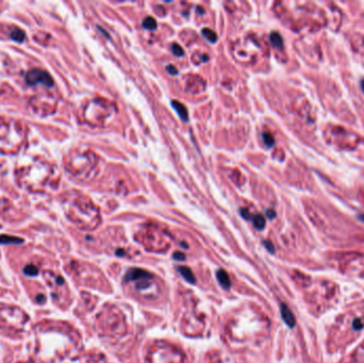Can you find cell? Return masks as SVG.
I'll return each instance as SVG.
<instances>
[{
    "instance_id": "cell-22",
    "label": "cell",
    "mask_w": 364,
    "mask_h": 363,
    "mask_svg": "<svg viewBox=\"0 0 364 363\" xmlns=\"http://www.w3.org/2000/svg\"><path fill=\"white\" fill-rule=\"evenodd\" d=\"M363 326L364 325H363V323H362L360 318H356L354 323H352V327H354V329H356V330H361Z\"/></svg>"
},
{
    "instance_id": "cell-27",
    "label": "cell",
    "mask_w": 364,
    "mask_h": 363,
    "mask_svg": "<svg viewBox=\"0 0 364 363\" xmlns=\"http://www.w3.org/2000/svg\"><path fill=\"white\" fill-rule=\"evenodd\" d=\"M173 258H175L176 260H183L186 257H184L182 253H176V254H173Z\"/></svg>"
},
{
    "instance_id": "cell-5",
    "label": "cell",
    "mask_w": 364,
    "mask_h": 363,
    "mask_svg": "<svg viewBox=\"0 0 364 363\" xmlns=\"http://www.w3.org/2000/svg\"><path fill=\"white\" fill-rule=\"evenodd\" d=\"M44 278L52 289V297L55 301L61 300V295L66 292V284L64 279L52 271H44Z\"/></svg>"
},
{
    "instance_id": "cell-2",
    "label": "cell",
    "mask_w": 364,
    "mask_h": 363,
    "mask_svg": "<svg viewBox=\"0 0 364 363\" xmlns=\"http://www.w3.org/2000/svg\"><path fill=\"white\" fill-rule=\"evenodd\" d=\"M16 178L21 187L32 192H41L53 186L55 169L49 162L38 160L18 170Z\"/></svg>"
},
{
    "instance_id": "cell-4",
    "label": "cell",
    "mask_w": 364,
    "mask_h": 363,
    "mask_svg": "<svg viewBox=\"0 0 364 363\" xmlns=\"http://www.w3.org/2000/svg\"><path fill=\"white\" fill-rule=\"evenodd\" d=\"M29 315L16 306L0 305V328L11 333H19L29 322Z\"/></svg>"
},
{
    "instance_id": "cell-8",
    "label": "cell",
    "mask_w": 364,
    "mask_h": 363,
    "mask_svg": "<svg viewBox=\"0 0 364 363\" xmlns=\"http://www.w3.org/2000/svg\"><path fill=\"white\" fill-rule=\"evenodd\" d=\"M153 278L154 276L146 271L141 269H132L126 274L125 281H137V288L143 290L149 287L150 280Z\"/></svg>"
},
{
    "instance_id": "cell-23",
    "label": "cell",
    "mask_w": 364,
    "mask_h": 363,
    "mask_svg": "<svg viewBox=\"0 0 364 363\" xmlns=\"http://www.w3.org/2000/svg\"><path fill=\"white\" fill-rule=\"evenodd\" d=\"M241 215H242L244 219H246V220L251 219V215H250L249 211L247 209H241Z\"/></svg>"
},
{
    "instance_id": "cell-6",
    "label": "cell",
    "mask_w": 364,
    "mask_h": 363,
    "mask_svg": "<svg viewBox=\"0 0 364 363\" xmlns=\"http://www.w3.org/2000/svg\"><path fill=\"white\" fill-rule=\"evenodd\" d=\"M30 104L35 113L43 116L52 113L55 108L54 100L46 95H37V96L33 97L30 100Z\"/></svg>"
},
{
    "instance_id": "cell-25",
    "label": "cell",
    "mask_w": 364,
    "mask_h": 363,
    "mask_svg": "<svg viewBox=\"0 0 364 363\" xmlns=\"http://www.w3.org/2000/svg\"><path fill=\"white\" fill-rule=\"evenodd\" d=\"M266 215H267L268 217H270L271 220H272V219H275V217H276V212L274 211V210H272V209H268V210L266 211Z\"/></svg>"
},
{
    "instance_id": "cell-12",
    "label": "cell",
    "mask_w": 364,
    "mask_h": 363,
    "mask_svg": "<svg viewBox=\"0 0 364 363\" xmlns=\"http://www.w3.org/2000/svg\"><path fill=\"white\" fill-rule=\"evenodd\" d=\"M178 271H179V273L181 274L182 277L186 279L187 281H189L190 283H195L196 282L195 276H194L193 272L191 271V269H189V267H187V266H179Z\"/></svg>"
},
{
    "instance_id": "cell-17",
    "label": "cell",
    "mask_w": 364,
    "mask_h": 363,
    "mask_svg": "<svg viewBox=\"0 0 364 363\" xmlns=\"http://www.w3.org/2000/svg\"><path fill=\"white\" fill-rule=\"evenodd\" d=\"M143 27L145 28V29H148V30H155L156 28V21L155 20V18L150 17V16H148V17H146L144 19L143 21Z\"/></svg>"
},
{
    "instance_id": "cell-19",
    "label": "cell",
    "mask_w": 364,
    "mask_h": 363,
    "mask_svg": "<svg viewBox=\"0 0 364 363\" xmlns=\"http://www.w3.org/2000/svg\"><path fill=\"white\" fill-rule=\"evenodd\" d=\"M203 35L207 38V40L210 41L211 43H215L217 41V35L214 31H212L211 29H204L203 30Z\"/></svg>"
},
{
    "instance_id": "cell-24",
    "label": "cell",
    "mask_w": 364,
    "mask_h": 363,
    "mask_svg": "<svg viewBox=\"0 0 364 363\" xmlns=\"http://www.w3.org/2000/svg\"><path fill=\"white\" fill-rule=\"evenodd\" d=\"M35 300L37 304H44L45 301H46V296H45L44 294H38L35 297Z\"/></svg>"
},
{
    "instance_id": "cell-31",
    "label": "cell",
    "mask_w": 364,
    "mask_h": 363,
    "mask_svg": "<svg viewBox=\"0 0 364 363\" xmlns=\"http://www.w3.org/2000/svg\"><path fill=\"white\" fill-rule=\"evenodd\" d=\"M18 363H33V362H31V361H28V362H18Z\"/></svg>"
},
{
    "instance_id": "cell-7",
    "label": "cell",
    "mask_w": 364,
    "mask_h": 363,
    "mask_svg": "<svg viewBox=\"0 0 364 363\" xmlns=\"http://www.w3.org/2000/svg\"><path fill=\"white\" fill-rule=\"evenodd\" d=\"M26 81L29 86H36L42 85L45 86H52L53 79L48 72L44 69H33L27 72Z\"/></svg>"
},
{
    "instance_id": "cell-16",
    "label": "cell",
    "mask_w": 364,
    "mask_h": 363,
    "mask_svg": "<svg viewBox=\"0 0 364 363\" xmlns=\"http://www.w3.org/2000/svg\"><path fill=\"white\" fill-rule=\"evenodd\" d=\"M253 222H254V225L256 226V228L260 229V230L265 227V219L261 214L255 215L253 217Z\"/></svg>"
},
{
    "instance_id": "cell-13",
    "label": "cell",
    "mask_w": 364,
    "mask_h": 363,
    "mask_svg": "<svg viewBox=\"0 0 364 363\" xmlns=\"http://www.w3.org/2000/svg\"><path fill=\"white\" fill-rule=\"evenodd\" d=\"M10 36H11V38H12V40L18 42V43H21V42L25 41L26 33L22 31L21 29H19V28H14V29L11 31Z\"/></svg>"
},
{
    "instance_id": "cell-20",
    "label": "cell",
    "mask_w": 364,
    "mask_h": 363,
    "mask_svg": "<svg viewBox=\"0 0 364 363\" xmlns=\"http://www.w3.org/2000/svg\"><path fill=\"white\" fill-rule=\"evenodd\" d=\"M262 138H263V141H264L266 146H268V147L274 146V144H275V138H273V136L271 135V133L264 132L262 135Z\"/></svg>"
},
{
    "instance_id": "cell-29",
    "label": "cell",
    "mask_w": 364,
    "mask_h": 363,
    "mask_svg": "<svg viewBox=\"0 0 364 363\" xmlns=\"http://www.w3.org/2000/svg\"><path fill=\"white\" fill-rule=\"evenodd\" d=\"M360 86H361V90H362V92H363V94H364V78H363V79L361 80Z\"/></svg>"
},
{
    "instance_id": "cell-3",
    "label": "cell",
    "mask_w": 364,
    "mask_h": 363,
    "mask_svg": "<svg viewBox=\"0 0 364 363\" xmlns=\"http://www.w3.org/2000/svg\"><path fill=\"white\" fill-rule=\"evenodd\" d=\"M20 121L0 119V152L15 155L26 141V129Z\"/></svg>"
},
{
    "instance_id": "cell-11",
    "label": "cell",
    "mask_w": 364,
    "mask_h": 363,
    "mask_svg": "<svg viewBox=\"0 0 364 363\" xmlns=\"http://www.w3.org/2000/svg\"><path fill=\"white\" fill-rule=\"evenodd\" d=\"M172 105L173 108H175V110L177 111V113L179 114V116H180L184 121H187L189 120V113H188V109L186 108V105L182 104L181 103L177 102V100H173Z\"/></svg>"
},
{
    "instance_id": "cell-26",
    "label": "cell",
    "mask_w": 364,
    "mask_h": 363,
    "mask_svg": "<svg viewBox=\"0 0 364 363\" xmlns=\"http://www.w3.org/2000/svg\"><path fill=\"white\" fill-rule=\"evenodd\" d=\"M167 71H169L170 74H172V75H177V72H178L175 66H173V65L167 66Z\"/></svg>"
},
{
    "instance_id": "cell-9",
    "label": "cell",
    "mask_w": 364,
    "mask_h": 363,
    "mask_svg": "<svg viewBox=\"0 0 364 363\" xmlns=\"http://www.w3.org/2000/svg\"><path fill=\"white\" fill-rule=\"evenodd\" d=\"M280 312H281V316L284 323L287 324L290 328H293L295 326L296 321L294 314L292 313V311H291L289 307L285 304H281V306H280Z\"/></svg>"
},
{
    "instance_id": "cell-18",
    "label": "cell",
    "mask_w": 364,
    "mask_h": 363,
    "mask_svg": "<svg viewBox=\"0 0 364 363\" xmlns=\"http://www.w3.org/2000/svg\"><path fill=\"white\" fill-rule=\"evenodd\" d=\"M24 273H25V275H27V276L35 277V276H36L37 274H38V269H37V267L35 265L28 264V265L25 266Z\"/></svg>"
},
{
    "instance_id": "cell-14",
    "label": "cell",
    "mask_w": 364,
    "mask_h": 363,
    "mask_svg": "<svg viewBox=\"0 0 364 363\" xmlns=\"http://www.w3.org/2000/svg\"><path fill=\"white\" fill-rule=\"evenodd\" d=\"M0 243L1 244H19L22 243V240L19 238L11 237V236H0Z\"/></svg>"
},
{
    "instance_id": "cell-30",
    "label": "cell",
    "mask_w": 364,
    "mask_h": 363,
    "mask_svg": "<svg viewBox=\"0 0 364 363\" xmlns=\"http://www.w3.org/2000/svg\"><path fill=\"white\" fill-rule=\"evenodd\" d=\"M358 219H359L361 222L364 223V213H363V214H360V215H358Z\"/></svg>"
},
{
    "instance_id": "cell-10",
    "label": "cell",
    "mask_w": 364,
    "mask_h": 363,
    "mask_svg": "<svg viewBox=\"0 0 364 363\" xmlns=\"http://www.w3.org/2000/svg\"><path fill=\"white\" fill-rule=\"evenodd\" d=\"M216 277L218 282L221 283V286L225 289H230L231 287V281L230 278H229V275L227 274L226 271L224 270H218L216 273Z\"/></svg>"
},
{
    "instance_id": "cell-1",
    "label": "cell",
    "mask_w": 364,
    "mask_h": 363,
    "mask_svg": "<svg viewBox=\"0 0 364 363\" xmlns=\"http://www.w3.org/2000/svg\"><path fill=\"white\" fill-rule=\"evenodd\" d=\"M67 326L63 323L43 321L35 326V355L41 363H53L66 356V351L58 344H64Z\"/></svg>"
},
{
    "instance_id": "cell-15",
    "label": "cell",
    "mask_w": 364,
    "mask_h": 363,
    "mask_svg": "<svg viewBox=\"0 0 364 363\" xmlns=\"http://www.w3.org/2000/svg\"><path fill=\"white\" fill-rule=\"evenodd\" d=\"M271 42H272V44H273L274 46L278 47V48L282 47V45H283L282 37H281V35H279L278 32H273L272 33V35H271Z\"/></svg>"
},
{
    "instance_id": "cell-21",
    "label": "cell",
    "mask_w": 364,
    "mask_h": 363,
    "mask_svg": "<svg viewBox=\"0 0 364 363\" xmlns=\"http://www.w3.org/2000/svg\"><path fill=\"white\" fill-rule=\"evenodd\" d=\"M172 49H173V52L175 53L177 57H181V55H183V49L178 45V44H173V45L172 46Z\"/></svg>"
},
{
    "instance_id": "cell-28",
    "label": "cell",
    "mask_w": 364,
    "mask_h": 363,
    "mask_svg": "<svg viewBox=\"0 0 364 363\" xmlns=\"http://www.w3.org/2000/svg\"><path fill=\"white\" fill-rule=\"evenodd\" d=\"M264 245L266 246V248H268V250L271 251V253H274V246H273L272 243L270 241H265Z\"/></svg>"
}]
</instances>
